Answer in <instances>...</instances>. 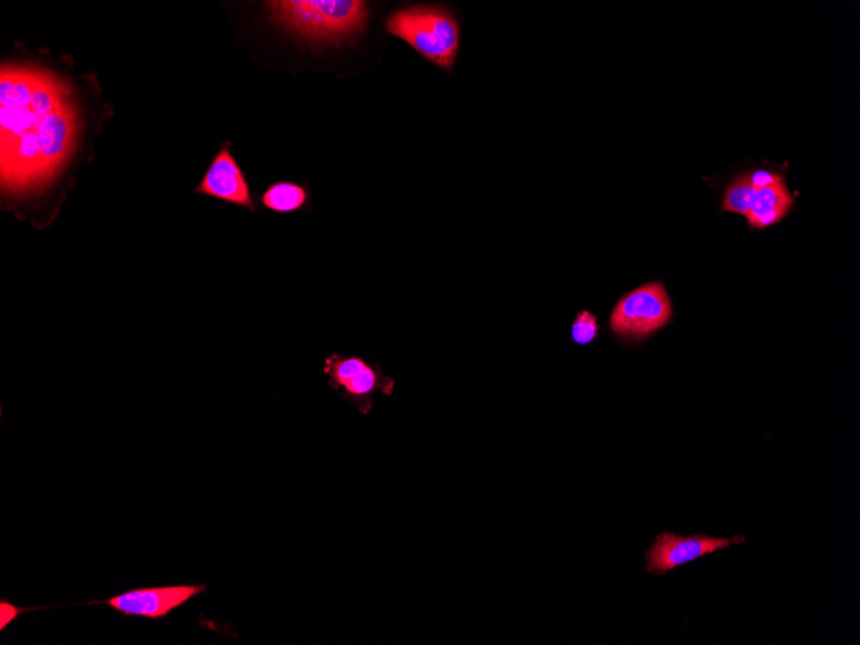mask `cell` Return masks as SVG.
<instances>
[{
  "label": "cell",
  "mask_w": 860,
  "mask_h": 645,
  "mask_svg": "<svg viewBox=\"0 0 860 645\" xmlns=\"http://www.w3.org/2000/svg\"><path fill=\"white\" fill-rule=\"evenodd\" d=\"M747 542L744 536L731 538L710 537L708 535L680 536L673 533H663L656 542L645 552L646 573L653 575H666L680 566L686 565L704 555L729 548Z\"/></svg>",
  "instance_id": "8992f818"
},
{
  "label": "cell",
  "mask_w": 860,
  "mask_h": 645,
  "mask_svg": "<svg viewBox=\"0 0 860 645\" xmlns=\"http://www.w3.org/2000/svg\"><path fill=\"white\" fill-rule=\"evenodd\" d=\"M260 206L277 215H291L298 211H309L313 204V192L308 182L295 183L278 181L269 185L259 198Z\"/></svg>",
  "instance_id": "30bf717a"
},
{
  "label": "cell",
  "mask_w": 860,
  "mask_h": 645,
  "mask_svg": "<svg viewBox=\"0 0 860 645\" xmlns=\"http://www.w3.org/2000/svg\"><path fill=\"white\" fill-rule=\"evenodd\" d=\"M207 591L208 587L200 584L142 587L88 604H106L118 614L159 622Z\"/></svg>",
  "instance_id": "5b68a950"
},
{
  "label": "cell",
  "mask_w": 860,
  "mask_h": 645,
  "mask_svg": "<svg viewBox=\"0 0 860 645\" xmlns=\"http://www.w3.org/2000/svg\"><path fill=\"white\" fill-rule=\"evenodd\" d=\"M755 191V187L750 182L749 173L735 178L726 187L722 210L748 217Z\"/></svg>",
  "instance_id": "7c38bea8"
},
{
  "label": "cell",
  "mask_w": 860,
  "mask_h": 645,
  "mask_svg": "<svg viewBox=\"0 0 860 645\" xmlns=\"http://www.w3.org/2000/svg\"><path fill=\"white\" fill-rule=\"evenodd\" d=\"M195 194L248 209L251 214L257 210L248 178L234 158L228 143L220 147L212 158Z\"/></svg>",
  "instance_id": "52a82bcc"
},
{
  "label": "cell",
  "mask_w": 860,
  "mask_h": 645,
  "mask_svg": "<svg viewBox=\"0 0 860 645\" xmlns=\"http://www.w3.org/2000/svg\"><path fill=\"white\" fill-rule=\"evenodd\" d=\"M29 611L32 609L13 606V604L4 599L0 602V631L4 632L6 627L10 626L14 619H18L21 614Z\"/></svg>",
  "instance_id": "9a60e30c"
},
{
  "label": "cell",
  "mask_w": 860,
  "mask_h": 645,
  "mask_svg": "<svg viewBox=\"0 0 860 645\" xmlns=\"http://www.w3.org/2000/svg\"><path fill=\"white\" fill-rule=\"evenodd\" d=\"M792 207L793 198L784 182L757 190L748 215L749 226L752 230H765L788 217Z\"/></svg>",
  "instance_id": "9c48e42d"
},
{
  "label": "cell",
  "mask_w": 860,
  "mask_h": 645,
  "mask_svg": "<svg viewBox=\"0 0 860 645\" xmlns=\"http://www.w3.org/2000/svg\"><path fill=\"white\" fill-rule=\"evenodd\" d=\"M671 316L673 306L663 284H645L613 308L611 329L620 337L643 339L668 325Z\"/></svg>",
  "instance_id": "277c9868"
},
{
  "label": "cell",
  "mask_w": 860,
  "mask_h": 645,
  "mask_svg": "<svg viewBox=\"0 0 860 645\" xmlns=\"http://www.w3.org/2000/svg\"><path fill=\"white\" fill-rule=\"evenodd\" d=\"M750 182L757 190L768 189V187L775 186L784 182L781 175L773 173V171L759 169L749 173Z\"/></svg>",
  "instance_id": "5bb4252c"
},
{
  "label": "cell",
  "mask_w": 860,
  "mask_h": 645,
  "mask_svg": "<svg viewBox=\"0 0 860 645\" xmlns=\"http://www.w3.org/2000/svg\"><path fill=\"white\" fill-rule=\"evenodd\" d=\"M385 30L404 40L437 68H454L461 49V27L447 7L417 4L398 8L385 20Z\"/></svg>",
  "instance_id": "3957f363"
},
{
  "label": "cell",
  "mask_w": 860,
  "mask_h": 645,
  "mask_svg": "<svg viewBox=\"0 0 860 645\" xmlns=\"http://www.w3.org/2000/svg\"><path fill=\"white\" fill-rule=\"evenodd\" d=\"M597 331H600V325L596 316L584 311L579 314L572 325V339L580 346H586L596 339Z\"/></svg>",
  "instance_id": "4fadbf2b"
},
{
  "label": "cell",
  "mask_w": 860,
  "mask_h": 645,
  "mask_svg": "<svg viewBox=\"0 0 860 645\" xmlns=\"http://www.w3.org/2000/svg\"><path fill=\"white\" fill-rule=\"evenodd\" d=\"M367 365L363 357L333 354L325 358L323 371L329 387L339 391L344 384L355 378Z\"/></svg>",
  "instance_id": "8fae6325"
},
{
  "label": "cell",
  "mask_w": 860,
  "mask_h": 645,
  "mask_svg": "<svg viewBox=\"0 0 860 645\" xmlns=\"http://www.w3.org/2000/svg\"><path fill=\"white\" fill-rule=\"evenodd\" d=\"M395 388V380L385 377L380 365H367L355 378L344 384L339 391L346 401L366 416L373 410V399L376 395L392 396Z\"/></svg>",
  "instance_id": "ba28073f"
},
{
  "label": "cell",
  "mask_w": 860,
  "mask_h": 645,
  "mask_svg": "<svg viewBox=\"0 0 860 645\" xmlns=\"http://www.w3.org/2000/svg\"><path fill=\"white\" fill-rule=\"evenodd\" d=\"M278 27L310 44L354 42L366 31L370 3L364 0H277L265 3Z\"/></svg>",
  "instance_id": "7a4b0ae2"
},
{
  "label": "cell",
  "mask_w": 860,
  "mask_h": 645,
  "mask_svg": "<svg viewBox=\"0 0 860 645\" xmlns=\"http://www.w3.org/2000/svg\"><path fill=\"white\" fill-rule=\"evenodd\" d=\"M80 113L67 80L32 63L0 79V182L4 201L45 194L78 149Z\"/></svg>",
  "instance_id": "6da1fadb"
}]
</instances>
